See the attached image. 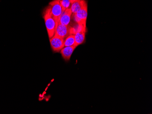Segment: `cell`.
Segmentation results:
<instances>
[{
  "label": "cell",
  "mask_w": 152,
  "mask_h": 114,
  "mask_svg": "<svg viewBox=\"0 0 152 114\" xmlns=\"http://www.w3.org/2000/svg\"><path fill=\"white\" fill-rule=\"evenodd\" d=\"M43 18L45 20V25L48 36L49 38H52L54 35L55 30L58 24L56 20L52 16L51 8L49 6L47 7L44 11Z\"/></svg>",
  "instance_id": "cell-1"
},
{
  "label": "cell",
  "mask_w": 152,
  "mask_h": 114,
  "mask_svg": "<svg viewBox=\"0 0 152 114\" xmlns=\"http://www.w3.org/2000/svg\"><path fill=\"white\" fill-rule=\"evenodd\" d=\"M51 13L58 25L60 18L63 14V10L60 3L59 0H53L49 3Z\"/></svg>",
  "instance_id": "cell-2"
},
{
  "label": "cell",
  "mask_w": 152,
  "mask_h": 114,
  "mask_svg": "<svg viewBox=\"0 0 152 114\" xmlns=\"http://www.w3.org/2000/svg\"><path fill=\"white\" fill-rule=\"evenodd\" d=\"M74 14V19L77 24L86 25L88 16V6L86 2L82 8Z\"/></svg>",
  "instance_id": "cell-3"
},
{
  "label": "cell",
  "mask_w": 152,
  "mask_h": 114,
  "mask_svg": "<svg viewBox=\"0 0 152 114\" xmlns=\"http://www.w3.org/2000/svg\"><path fill=\"white\" fill-rule=\"evenodd\" d=\"M75 34V45L77 46L84 42L86 32V26L84 25H78L76 29Z\"/></svg>",
  "instance_id": "cell-4"
},
{
  "label": "cell",
  "mask_w": 152,
  "mask_h": 114,
  "mask_svg": "<svg viewBox=\"0 0 152 114\" xmlns=\"http://www.w3.org/2000/svg\"><path fill=\"white\" fill-rule=\"evenodd\" d=\"M50 42L52 49L55 52H60L64 47V39L56 35L50 38Z\"/></svg>",
  "instance_id": "cell-5"
},
{
  "label": "cell",
  "mask_w": 152,
  "mask_h": 114,
  "mask_svg": "<svg viewBox=\"0 0 152 114\" xmlns=\"http://www.w3.org/2000/svg\"><path fill=\"white\" fill-rule=\"evenodd\" d=\"M71 27L70 26H66V25L58 23L56 27L55 35H56L58 36L65 39L68 36L71 35Z\"/></svg>",
  "instance_id": "cell-6"
},
{
  "label": "cell",
  "mask_w": 152,
  "mask_h": 114,
  "mask_svg": "<svg viewBox=\"0 0 152 114\" xmlns=\"http://www.w3.org/2000/svg\"><path fill=\"white\" fill-rule=\"evenodd\" d=\"M72 13L70 8L66 9L63 12L61 15L58 23L64 25L69 26L71 20V16Z\"/></svg>",
  "instance_id": "cell-7"
},
{
  "label": "cell",
  "mask_w": 152,
  "mask_h": 114,
  "mask_svg": "<svg viewBox=\"0 0 152 114\" xmlns=\"http://www.w3.org/2000/svg\"><path fill=\"white\" fill-rule=\"evenodd\" d=\"M76 47L77 46H64L61 50V53L65 61H67L69 60L72 53L73 52Z\"/></svg>",
  "instance_id": "cell-8"
},
{
  "label": "cell",
  "mask_w": 152,
  "mask_h": 114,
  "mask_svg": "<svg viewBox=\"0 0 152 114\" xmlns=\"http://www.w3.org/2000/svg\"><path fill=\"white\" fill-rule=\"evenodd\" d=\"M87 2L85 0H79L72 3L70 9L72 14H75L82 8L83 5Z\"/></svg>",
  "instance_id": "cell-9"
},
{
  "label": "cell",
  "mask_w": 152,
  "mask_h": 114,
  "mask_svg": "<svg viewBox=\"0 0 152 114\" xmlns=\"http://www.w3.org/2000/svg\"><path fill=\"white\" fill-rule=\"evenodd\" d=\"M76 46L75 35L71 34L65 39L64 46Z\"/></svg>",
  "instance_id": "cell-10"
},
{
  "label": "cell",
  "mask_w": 152,
  "mask_h": 114,
  "mask_svg": "<svg viewBox=\"0 0 152 114\" xmlns=\"http://www.w3.org/2000/svg\"><path fill=\"white\" fill-rule=\"evenodd\" d=\"M59 1L63 8V12L66 9L70 8L72 3L70 0H59Z\"/></svg>",
  "instance_id": "cell-11"
},
{
  "label": "cell",
  "mask_w": 152,
  "mask_h": 114,
  "mask_svg": "<svg viewBox=\"0 0 152 114\" xmlns=\"http://www.w3.org/2000/svg\"><path fill=\"white\" fill-rule=\"evenodd\" d=\"M70 1L71 3H72V2H75V1H79V0H70Z\"/></svg>",
  "instance_id": "cell-12"
}]
</instances>
